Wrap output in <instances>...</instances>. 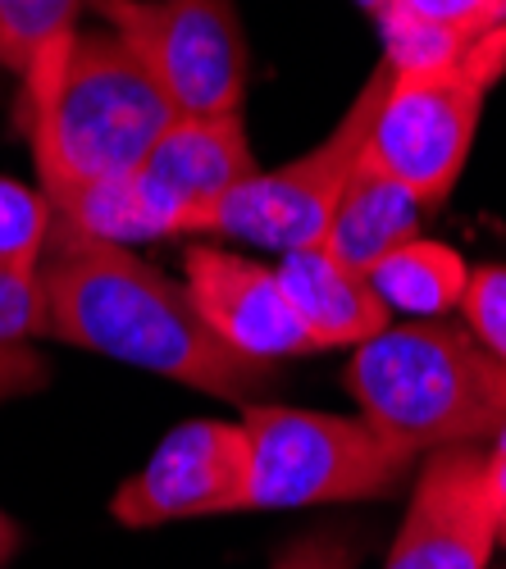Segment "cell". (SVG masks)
<instances>
[{"instance_id": "cell-1", "label": "cell", "mask_w": 506, "mask_h": 569, "mask_svg": "<svg viewBox=\"0 0 506 569\" xmlns=\"http://www.w3.org/2000/svg\"><path fill=\"white\" fill-rule=\"evenodd\" d=\"M37 288L46 342L147 369L242 410L274 383V365L228 351L197 315L188 288L128 247L56 237L37 269Z\"/></svg>"}, {"instance_id": "cell-11", "label": "cell", "mask_w": 506, "mask_h": 569, "mask_svg": "<svg viewBox=\"0 0 506 569\" xmlns=\"http://www.w3.org/2000/svg\"><path fill=\"white\" fill-rule=\"evenodd\" d=\"M251 173H260V164L242 114H178L142 164V178L182 219L188 237H201L210 210Z\"/></svg>"}, {"instance_id": "cell-15", "label": "cell", "mask_w": 506, "mask_h": 569, "mask_svg": "<svg viewBox=\"0 0 506 569\" xmlns=\"http://www.w3.org/2000/svg\"><path fill=\"white\" fill-rule=\"evenodd\" d=\"M41 288L37 273H0V401L32 397L51 383V365L37 351Z\"/></svg>"}, {"instance_id": "cell-20", "label": "cell", "mask_w": 506, "mask_h": 569, "mask_svg": "<svg viewBox=\"0 0 506 569\" xmlns=\"http://www.w3.org/2000/svg\"><path fill=\"white\" fill-rule=\"evenodd\" d=\"M360 551L365 547L351 529H310L274 556L269 569H356Z\"/></svg>"}, {"instance_id": "cell-13", "label": "cell", "mask_w": 506, "mask_h": 569, "mask_svg": "<svg viewBox=\"0 0 506 569\" xmlns=\"http://www.w3.org/2000/svg\"><path fill=\"white\" fill-rule=\"evenodd\" d=\"M425 201L416 192H406L401 182H393L388 173H379L370 160H360L356 178L347 182L343 206L329 223L325 247L351 264L356 273H370L388 251L406 247L410 237H420V219H425Z\"/></svg>"}, {"instance_id": "cell-18", "label": "cell", "mask_w": 506, "mask_h": 569, "mask_svg": "<svg viewBox=\"0 0 506 569\" xmlns=\"http://www.w3.org/2000/svg\"><path fill=\"white\" fill-rule=\"evenodd\" d=\"M462 328L506 365V264H479L470 269L466 297H462Z\"/></svg>"}, {"instance_id": "cell-14", "label": "cell", "mask_w": 506, "mask_h": 569, "mask_svg": "<svg viewBox=\"0 0 506 569\" xmlns=\"http://www.w3.org/2000/svg\"><path fill=\"white\" fill-rule=\"evenodd\" d=\"M370 288L384 301V310L410 323L425 319H443L452 310H462L466 282H470V264L462 260V251L434 242V237H410L406 247L388 251L370 273Z\"/></svg>"}, {"instance_id": "cell-3", "label": "cell", "mask_w": 506, "mask_h": 569, "mask_svg": "<svg viewBox=\"0 0 506 569\" xmlns=\"http://www.w3.org/2000/svg\"><path fill=\"white\" fill-rule=\"evenodd\" d=\"M173 119L169 97L110 28H78L56 106L23 119L19 132L37 187L60 201L73 187L137 173Z\"/></svg>"}, {"instance_id": "cell-19", "label": "cell", "mask_w": 506, "mask_h": 569, "mask_svg": "<svg viewBox=\"0 0 506 569\" xmlns=\"http://www.w3.org/2000/svg\"><path fill=\"white\" fill-rule=\"evenodd\" d=\"M388 10H401L429 28H443L452 37H484L506 23V0H393Z\"/></svg>"}, {"instance_id": "cell-10", "label": "cell", "mask_w": 506, "mask_h": 569, "mask_svg": "<svg viewBox=\"0 0 506 569\" xmlns=\"http://www.w3.org/2000/svg\"><path fill=\"white\" fill-rule=\"evenodd\" d=\"M182 288L210 333L242 360L279 365L319 356L274 264L197 242L182 251Z\"/></svg>"}, {"instance_id": "cell-23", "label": "cell", "mask_w": 506, "mask_h": 569, "mask_svg": "<svg viewBox=\"0 0 506 569\" xmlns=\"http://www.w3.org/2000/svg\"><path fill=\"white\" fill-rule=\"evenodd\" d=\"M356 6H360L365 14H375V19H379V14H384V10L393 6V0H356Z\"/></svg>"}, {"instance_id": "cell-6", "label": "cell", "mask_w": 506, "mask_h": 569, "mask_svg": "<svg viewBox=\"0 0 506 569\" xmlns=\"http://www.w3.org/2000/svg\"><path fill=\"white\" fill-rule=\"evenodd\" d=\"M388 87V64H379L356 101L343 110V119L329 128L325 141L279 169H260L242 187H234L206 219L201 232L224 237V242L260 247L274 256H288L301 247H319L329 237V223L343 206L347 182L356 178L365 160V141L379 110V97Z\"/></svg>"}, {"instance_id": "cell-17", "label": "cell", "mask_w": 506, "mask_h": 569, "mask_svg": "<svg viewBox=\"0 0 506 569\" xmlns=\"http://www.w3.org/2000/svg\"><path fill=\"white\" fill-rule=\"evenodd\" d=\"M82 0H0V64L23 73L46 46L78 37Z\"/></svg>"}, {"instance_id": "cell-4", "label": "cell", "mask_w": 506, "mask_h": 569, "mask_svg": "<svg viewBox=\"0 0 506 569\" xmlns=\"http://www.w3.org/2000/svg\"><path fill=\"white\" fill-rule=\"evenodd\" d=\"M247 433V492L242 510H306L338 501H379L406 483L416 451L384 438L360 415H325L301 406L251 401Z\"/></svg>"}, {"instance_id": "cell-22", "label": "cell", "mask_w": 506, "mask_h": 569, "mask_svg": "<svg viewBox=\"0 0 506 569\" xmlns=\"http://www.w3.org/2000/svg\"><path fill=\"white\" fill-rule=\"evenodd\" d=\"M23 551V529L19 519H10L6 510H0V569H10V560Z\"/></svg>"}, {"instance_id": "cell-8", "label": "cell", "mask_w": 506, "mask_h": 569, "mask_svg": "<svg viewBox=\"0 0 506 569\" xmlns=\"http://www.w3.org/2000/svg\"><path fill=\"white\" fill-rule=\"evenodd\" d=\"M247 492V433L242 419H188L160 438L147 465L128 473L110 497L123 529H160L178 519L234 515Z\"/></svg>"}, {"instance_id": "cell-2", "label": "cell", "mask_w": 506, "mask_h": 569, "mask_svg": "<svg viewBox=\"0 0 506 569\" xmlns=\"http://www.w3.org/2000/svg\"><path fill=\"white\" fill-rule=\"evenodd\" d=\"M343 388L360 419L420 460L447 447H488L506 429V365L443 319H401L351 347Z\"/></svg>"}, {"instance_id": "cell-21", "label": "cell", "mask_w": 506, "mask_h": 569, "mask_svg": "<svg viewBox=\"0 0 506 569\" xmlns=\"http://www.w3.org/2000/svg\"><path fill=\"white\" fill-rule=\"evenodd\" d=\"M484 469H488V501H493L497 547H506V429L484 447Z\"/></svg>"}, {"instance_id": "cell-5", "label": "cell", "mask_w": 506, "mask_h": 569, "mask_svg": "<svg viewBox=\"0 0 506 569\" xmlns=\"http://www.w3.org/2000/svg\"><path fill=\"white\" fill-rule=\"evenodd\" d=\"M506 73V23L484 32L470 51L425 73H393L379 97L365 160L406 192H416L429 210L452 197L462 182L475 132L484 119L488 91Z\"/></svg>"}, {"instance_id": "cell-12", "label": "cell", "mask_w": 506, "mask_h": 569, "mask_svg": "<svg viewBox=\"0 0 506 569\" xmlns=\"http://www.w3.org/2000/svg\"><path fill=\"white\" fill-rule=\"evenodd\" d=\"M274 269H279L284 292L297 306L306 333L315 338L319 351H329V347L351 351L393 323V315L384 310V301L370 288V278L343 264L325 242L279 256Z\"/></svg>"}, {"instance_id": "cell-16", "label": "cell", "mask_w": 506, "mask_h": 569, "mask_svg": "<svg viewBox=\"0 0 506 569\" xmlns=\"http://www.w3.org/2000/svg\"><path fill=\"white\" fill-rule=\"evenodd\" d=\"M56 242V206L41 187L0 178V273H37Z\"/></svg>"}, {"instance_id": "cell-7", "label": "cell", "mask_w": 506, "mask_h": 569, "mask_svg": "<svg viewBox=\"0 0 506 569\" xmlns=\"http://www.w3.org/2000/svg\"><path fill=\"white\" fill-rule=\"evenodd\" d=\"M142 60L173 114H242L251 51L238 0H82Z\"/></svg>"}, {"instance_id": "cell-9", "label": "cell", "mask_w": 506, "mask_h": 569, "mask_svg": "<svg viewBox=\"0 0 506 569\" xmlns=\"http://www.w3.org/2000/svg\"><path fill=\"white\" fill-rule=\"evenodd\" d=\"M493 551L497 525L484 447L429 451L416 469L384 569H488Z\"/></svg>"}]
</instances>
